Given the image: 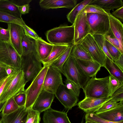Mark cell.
<instances>
[{
    "mask_svg": "<svg viewBox=\"0 0 123 123\" xmlns=\"http://www.w3.org/2000/svg\"><path fill=\"white\" fill-rule=\"evenodd\" d=\"M85 123H97L94 122L89 120H86Z\"/></svg>",
    "mask_w": 123,
    "mask_h": 123,
    "instance_id": "obj_55",
    "label": "cell"
},
{
    "mask_svg": "<svg viewBox=\"0 0 123 123\" xmlns=\"http://www.w3.org/2000/svg\"><path fill=\"white\" fill-rule=\"evenodd\" d=\"M23 27L25 35L35 40L40 37L34 31L26 24L24 25Z\"/></svg>",
    "mask_w": 123,
    "mask_h": 123,
    "instance_id": "obj_44",
    "label": "cell"
},
{
    "mask_svg": "<svg viewBox=\"0 0 123 123\" xmlns=\"http://www.w3.org/2000/svg\"><path fill=\"white\" fill-rule=\"evenodd\" d=\"M49 67H43L30 85L25 91L26 95L25 107L31 108L38 96L43 89L44 78Z\"/></svg>",
    "mask_w": 123,
    "mask_h": 123,
    "instance_id": "obj_7",
    "label": "cell"
},
{
    "mask_svg": "<svg viewBox=\"0 0 123 123\" xmlns=\"http://www.w3.org/2000/svg\"><path fill=\"white\" fill-rule=\"evenodd\" d=\"M70 55L81 60L94 61L88 52L79 44L73 45Z\"/></svg>",
    "mask_w": 123,
    "mask_h": 123,
    "instance_id": "obj_28",
    "label": "cell"
},
{
    "mask_svg": "<svg viewBox=\"0 0 123 123\" xmlns=\"http://www.w3.org/2000/svg\"><path fill=\"white\" fill-rule=\"evenodd\" d=\"M0 123H2L1 120H0Z\"/></svg>",
    "mask_w": 123,
    "mask_h": 123,
    "instance_id": "obj_57",
    "label": "cell"
},
{
    "mask_svg": "<svg viewBox=\"0 0 123 123\" xmlns=\"http://www.w3.org/2000/svg\"><path fill=\"white\" fill-rule=\"evenodd\" d=\"M14 4L17 6H20L27 4H29L31 0H11Z\"/></svg>",
    "mask_w": 123,
    "mask_h": 123,
    "instance_id": "obj_49",
    "label": "cell"
},
{
    "mask_svg": "<svg viewBox=\"0 0 123 123\" xmlns=\"http://www.w3.org/2000/svg\"><path fill=\"white\" fill-rule=\"evenodd\" d=\"M77 2L76 0H41L39 5L41 7L45 9L61 8L72 9Z\"/></svg>",
    "mask_w": 123,
    "mask_h": 123,
    "instance_id": "obj_18",
    "label": "cell"
},
{
    "mask_svg": "<svg viewBox=\"0 0 123 123\" xmlns=\"http://www.w3.org/2000/svg\"><path fill=\"white\" fill-rule=\"evenodd\" d=\"M60 102L68 111L77 105L78 98L73 94L63 84H61L55 93Z\"/></svg>",
    "mask_w": 123,
    "mask_h": 123,
    "instance_id": "obj_12",
    "label": "cell"
},
{
    "mask_svg": "<svg viewBox=\"0 0 123 123\" xmlns=\"http://www.w3.org/2000/svg\"><path fill=\"white\" fill-rule=\"evenodd\" d=\"M96 114L100 117L109 121H123V101H120L116 107Z\"/></svg>",
    "mask_w": 123,
    "mask_h": 123,
    "instance_id": "obj_19",
    "label": "cell"
},
{
    "mask_svg": "<svg viewBox=\"0 0 123 123\" xmlns=\"http://www.w3.org/2000/svg\"><path fill=\"white\" fill-rule=\"evenodd\" d=\"M0 22L12 23L19 25L22 27L25 25L22 18L18 17L9 13L0 11Z\"/></svg>",
    "mask_w": 123,
    "mask_h": 123,
    "instance_id": "obj_31",
    "label": "cell"
},
{
    "mask_svg": "<svg viewBox=\"0 0 123 123\" xmlns=\"http://www.w3.org/2000/svg\"><path fill=\"white\" fill-rule=\"evenodd\" d=\"M74 24L70 26H60L48 30L46 33L47 40L53 45H70L73 44Z\"/></svg>",
    "mask_w": 123,
    "mask_h": 123,
    "instance_id": "obj_1",
    "label": "cell"
},
{
    "mask_svg": "<svg viewBox=\"0 0 123 123\" xmlns=\"http://www.w3.org/2000/svg\"><path fill=\"white\" fill-rule=\"evenodd\" d=\"M0 11L12 14L18 17L22 18L17 6L11 0H0Z\"/></svg>",
    "mask_w": 123,
    "mask_h": 123,
    "instance_id": "obj_26",
    "label": "cell"
},
{
    "mask_svg": "<svg viewBox=\"0 0 123 123\" xmlns=\"http://www.w3.org/2000/svg\"><path fill=\"white\" fill-rule=\"evenodd\" d=\"M111 15L121 21H123V6L112 12Z\"/></svg>",
    "mask_w": 123,
    "mask_h": 123,
    "instance_id": "obj_47",
    "label": "cell"
},
{
    "mask_svg": "<svg viewBox=\"0 0 123 123\" xmlns=\"http://www.w3.org/2000/svg\"><path fill=\"white\" fill-rule=\"evenodd\" d=\"M17 6L22 15L28 13L29 12L30 9L29 4H27L20 6Z\"/></svg>",
    "mask_w": 123,
    "mask_h": 123,
    "instance_id": "obj_48",
    "label": "cell"
},
{
    "mask_svg": "<svg viewBox=\"0 0 123 123\" xmlns=\"http://www.w3.org/2000/svg\"><path fill=\"white\" fill-rule=\"evenodd\" d=\"M111 98V97L99 98L85 97L77 105L79 108L86 113H95L104 103Z\"/></svg>",
    "mask_w": 123,
    "mask_h": 123,
    "instance_id": "obj_13",
    "label": "cell"
},
{
    "mask_svg": "<svg viewBox=\"0 0 123 123\" xmlns=\"http://www.w3.org/2000/svg\"><path fill=\"white\" fill-rule=\"evenodd\" d=\"M82 11L87 14L95 13L108 15V13L99 6L93 5H89L86 6Z\"/></svg>",
    "mask_w": 123,
    "mask_h": 123,
    "instance_id": "obj_41",
    "label": "cell"
},
{
    "mask_svg": "<svg viewBox=\"0 0 123 123\" xmlns=\"http://www.w3.org/2000/svg\"><path fill=\"white\" fill-rule=\"evenodd\" d=\"M73 46V45L69 46L65 51L57 60L53 62L50 66L62 74L63 65L70 55Z\"/></svg>",
    "mask_w": 123,
    "mask_h": 123,
    "instance_id": "obj_30",
    "label": "cell"
},
{
    "mask_svg": "<svg viewBox=\"0 0 123 123\" xmlns=\"http://www.w3.org/2000/svg\"><path fill=\"white\" fill-rule=\"evenodd\" d=\"M92 35L106 56L111 60L113 61V59L109 54L107 49L105 43L106 39L105 36L100 34H93Z\"/></svg>",
    "mask_w": 123,
    "mask_h": 123,
    "instance_id": "obj_34",
    "label": "cell"
},
{
    "mask_svg": "<svg viewBox=\"0 0 123 123\" xmlns=\"http://www.w3.org/2000/svg\"><path fill=\"white\" fill-rule=\"evenodd\" d=\"M109 88L110 97L122 86L123 82L109 75Z\"/></svg>",
    "mask_w": 123,
    "mask_h": 123,
    "instance_id": "obj_33",
    "label": "cell"
},
{
    "mask_svg": "<svg viewBox=\"0 0 123 123\" xmlns=\"http://www.w3.org/2000/svg\"><path fill=\"white\" fill-rule=\"evenodd\" d=\"M118 66L123 71V54H122L119 59L114 61Z\"/></svg>",
    "mask_w": 123,
    "mask_h": 123,
    "instance_id": "obj_50",
    "label": "cell"
},
{
    "mask_svg": "<svg viewBox=\"0 0 123 123\" xmlns=\"http://www.w3.org/2000/svg\"><path fill=\"white\" fill-rule=\"evenodd\" d=\"M105 43L108 52L113 61L118 60L122 53L117 48L106 40Z\"/></svg>",
    "mask_w": 123,
    "mask_h": 123,
    "instance_id": "obj_37",
    "label": "cell"
},
{
    "mask_svg": "<svg viewBox=\"0 0 123 123\" xmlns=\"http://www.w3.org/2000/svg\"><path fill=\"white\" fill-rule=\"evenodd\" d=\"M80 123H83V118L82 120V121Z\"/></svg>",
    "mask_w": 123,
    "mask_h": 123,
    "instance_id": "obj_56",
    "label": "cell"
},
{
    "mask_svg": "<svg viewBox=\"0 0 123 123\" xmlns=\"http://www.w3.org/2000/svg\"><path fill=\"white\" fill-rule=\"evenodd\" d=\"M86 17L90 29V34L92 35L104 36L108 32L110 28L108 15L91 13H87Z\"/></svg>",
    "mask_w": 123,
    "mask_h": 123,
    "instance_id": "obj_8",
    "label": "cell"
},
{
    "mask_svg": "<svg viewBox=\"0 0 123 123\" xmlns=\"http://www.w3.org/2000/svg\"><path fill=\"white\" fill-rule=\"evenodd\" d=\"M19 107L15 101L13 97L6 101L1 113L2 115L10 114L18 109Z\"/></svg>",
    "mask_w": 123,
    "mask_h": 123,
    "instance_id": "obj_32",
    "label": "cell"
},
{
    "mask_svg": "<svg viewBox=\"0 0 123 123\" xmlns=\"http://www.w3.org/2000/svg\"><path fill=\"white\" fill-rule=\"evenodd\" d=\"M9 24L10 30V43L21 56V41L25 34L23 28V27L18 25L12 23Z\"/></svg>",
    "mask_w": 123,
    "mask_h": 123,
    "instance_id": "obj_15",
    "label": "cell"
},
{
    "mask_svg": "<svg viewBox=\"0 0 123 123\" xmlns=\"http://www.w3.org/2000/svg\"><path fill=\"white\" fill-rule=\"evenodd\" d=\"M4 68L8 76L11 75L15 70L9 67L2 65Z\"/></svg>",
    "mask_w": 123,
    "mask_h": 123,
    "instance_id": "obj_51",
    "label": "cell"
},
{
    "mask_svg": "<svg viewBox=\"0 0 123 123\" xmlns=\"http://www.w3.org/2000/svg\"><path fill=\"white\" fill-rule=\"evenodd\" d=\"M8 76L5 70L1 72L0 73V80Z\"/></svg>",
    "mask_w": 123,
    "mask_h": 123,
    "instance_id": "obj_52",
    "label": "cell"
},
{
    "mask_svg": "<svg viewBox=\"0 0 123 123\" xmlns=\"http://www.w3.org/2000/svg\"><path fill=\"white\" fill-rule=\"evenodd\" d=\"M28 109V115L25 123H40V113L32 108Z\"/></svg>",
    "mask_w": 123,
    "mask_h": 123,
    "instance_id": "obj_36",
    "label": "cell"
},
{
    "mask_svg": "<svg viewBox=\"0 0 123 123\" xmlns=\"http://www.w3.org/2000/svg\"><path fill=\"white\" fill-rule=\"evenodd\" d=\"M85 119L86 121H91L97 123H123V121L113 122L109 121L100 117L94 112L86 113L85 116Z\"/></svg>",
    "mask_w": 123,
    "mask_h": 123,
    "instance_id": "obj_38",
    "label": "cell"
},
{
    "mask_svg": "<svg viewBox=\"0 0 123 123\" xmlns=\"http://www.w3.org/2000/svg\"><path fill=\"white\" fill-rule=\"evenodd\" d=\"M53 47V45L47 42L40 37L36 40V52L41 62L48 57Z\"/></svg>",
    "mask_w": 123,
    "mask_h": 123,
    "instance_id": "obj_23",
    "label": "cell"
},
{
    "mask_svg": "<svg viewBox=\"0 0 123 123\" xmlns=\"http://www.w3.org/2000/svg\"><path fill=\"white\" fill-rule=\"evenodd\" d=\"M26 84L21 69L16 71L7 82L0 97V103L5 102L20 92H24Z\"/></svg>",
    "mask_w": 123,
    "mask_h": 123,
    "instance_id": "obj_5",
    "label": "cell"
},
{
    "mask_svg": "<svg viewBox=\"0 0 123 123\" xmlns=\"http://www.w3.org/2000/svg\"><path fill=\"white\" fill-rule=\"evenodd\" d=\"M74 35L73 45L78 44L88 34L90 29L86 17V14L81 11L76 17L73 24Z\"/></svg>",
    "mask_w": 123,
    "mask_h": 123,
    "instance_id": "obj_10",
    "label": "cell"
},
{
    "mask_svg": "<svg viewBox=\"0 0 123 123\" xmlns=\"http://www.w3.org/2000/svg\"><path fill=\"white\" fill-rule=\"evenodd\" d=\"M62 74L66 79L78 85L82 89L90 78L82 71L75 57L70 55L63 65Z\"/></svg>",
    "mask_w": 123,
    "mask_h": 123,
    "instance_id": "obj_4",
    "label": "cell"
},
{
    "mask_svg": "<svg viewBox=\"0 0 123 123\" xmlns=\"http://www.w3.org/2000/svg\"><path fill=\"white\" fill-rule=\"evenodd\" d=\"M89 5L98 6L108 13L123 6V2L122 0H92Z\"/></svg>",
    "mask_w": 123,
    "mask_h": 123,
    "instance_id": "obj_22",
    "label": "cell"
},
{
    "mask_svg": "<svg viewBox=\"0 0 123 123\" xmlns=\"http://www.w3.org/2000/svg\"><path fill=\"white\" fill-rule=\"evenodd\" d=\"M6 101L4 102L0 103V112L2 111L6 104Z\"/></svg>",
    "mask_w": 123,
    "mask_h": 123,
    "instance_id": "obj_53",
    "label": "cell"
},
{
    "mask_svg": "<svg viewBox=\"0 0 123 123\" xmlns=\"http://www.w3.org/2000/svg\"><path fill=\"white\" fill-rule=\"evenodd\" d=\"M22 64L21 69L24 73L26 83L33 80L41 71L43 67L36 52L22 56Z\"/></svg>",
    "mask_w": 123,
    "mask_h": 123,
    "instance_id": "obj_6",
    "label": "cell"
},
{
    "mask_svg": "<svg viewBox=\"0 0 123 123\" xmlns=\"http://www.w3.org/2000/svg\"><path fill=\"white\" fill-rule=\"evenodd\" d=\"M71 45H53L52 48L49 56L41 61L43 67H49Z\"/></svg>",
    "mask_w": 123,
    "mask_h": 123,
    "instance_id": "obj_21",
    "label": "cell"
},
{
    "mask_svg": "<svg viewBox=\"0 0 123 123\" xmlns=\"http://www.w3.org/2000/svg\"><path fill=\"white\" fill-rule=\"evenodd\" d=\"M55 96L54 94L43 89L33 104L32 109L40 113L47 110L50 107Z\"/></svg>",
    "mask_w": 123,
    "mask_h": 123,
    "instance_id": "obj_14",
    "label": "cell"
},
{
    "mask_svg": "<svg viewBox=\"0 0 123 123\" xmlns=\"http://www.w3.org/2000/svg\"><path fill=\"white\" fill-rule=\"evenodd\" d=\"M35 45L36 40L24 34L21 41V56L36 52Z\"/></svg>",
    "mask_w": 123,
    "mask_h": 123,
    "instance_id": "obj_27",
    "label": "cell"
},
{
    "mask_svg": "<svg viewBox=\"0 0 123 123\" xmlns=\"http://www.w3.org/2000/svg\"><path fill=\"white\" fill-rule=\"evenodd\" d=\"M104 36L106 40L117 48L122 54H123V46L121 44L110 28Z\"/></svg>",
    "mask_w": 123,
    "mask_h": 123,
    "instance_id": "obj_35",
    "label": "cell"
},
{
    "mask_svg": "<svg viewBox=\"0 0 123 123\" xmlns=\"http://www.w3.org/2000/svg\"><path fill=\"white\" fill-rule=\"evenodd\" d=\"M110 28L121 44L123 46V25L119 20L108 13Z\"/></svg>",
    "mask_w": 123,
    "mask_h": 123,
    "instance_id": "obj_24",
    "label": "cell"
},
{
    "mask_svg": "<svg viewBox=\"0 0 123 123\" xmlns=\"http://www.w3.org/2000/svg\"><path fill=\"white\" fill-rule=\"evenodd\" d=\"M92 0H85L76 5L67 15L68 21L73 24L75 19L78 14L84 8L89 5Z\"/></svg>",
    "mask_w": 123,
    "mask_h": 123,
    "instance_id": "obj_29",
    "label": "cell"
},
{
    "mask_svg": "<svg viewBox=\"0 0 123 123\" xmlns=\"http://www.w3.org/2000/svg\"><path fill=\"white\" fill-rule=\"evenodd\" d=\"M22 56L9 43L0 40V65L6 66L15 71L21 69Z\"/></svg>",
    "mask_w": 123,
    "mask_h": 123,
    "instance_id": "obj_3",
    "label": "cell"
},
{
    "mask_svg": "<svg viewBox=\"0 0 123 123\" xmlns=\"http://www.w3.org/2000/svg\"><path fill=\"white\" fill-rule=\"evenodd\" d=\"M119 102H117L112 98L104 103L96 111L98 114L112 109L116 107Z\"/></svg>",
    "mask_w": 123,
    "mask_h": 123,
    "instance_id": "obj_39",
    "label": "cell"
},
{
    "mask_svg": "<svg viewBox=\"0 0 123 123\" xmlns=\"http://www.w3.org/2000/svg\"><path fill=\"white\" fill-rule=\"evenodd\" d=\"M75 59L80 68L86 75L90 78L96 77L101 67L99 63L95 61L82 60L75 58Z\"/></svg>",
    "mask_w": 123,
    "mask_h": 123,
    "instance_id": "obj_20",
    "label": "cell"
},
{
    "mask_svg": "<svg viewBox=\"0 0 123 123\" xmlns=\"http://www.w3.org/2000/svg\"><path fill=\"white\" fill-rule=\"evenodd\" d=\"M8 28L6 29L0 27V40L10 43V30L9 23L7 24Z\"/></svg>",
    "mask_w": 123,
    "mask_h": 123,
    "instance_id": "obj_43",
    "label": "cell"
},
{
    "mask_svg": "<svg viewBox=\"0 0 123 123\" xmlns=\"http://www.w3.org/2000/svg\"><path fill=\"white\" fill-rule=\"evenodd\" d=\"M5 70V69L3 66L1 65H0V73Z\"/></svg>",
    "mask_w": 123,
    "mask_h": 123,
    "instance_id": "obj_54",
    "label": "cell"
},
{
    "mask_svg": "<svg viewBox=\"0 0 123 123\" xmlns=\"http://www.w3.org/2000/svg\"><path fill=\"white\" fill-rule=\"evenodd\" d=\"M43 123H71L67 112L57 111L51 107L44 111Z\"/></svg>",
    "mask_w": 123,
    "mask_h": 123,
    "instance_id": "obj_16",
    "label": "cell"
},
{
    "mask_svg": "<svg viewBox=\"0 0 123 123\" xmlns=\"http://www.w3.org/2000/svg\"><path fill=\"white\" fill-rule=\"evenodd\" d=\"M108 70L110 75L123 82V71L116 64L106 56L104 67Z\"/></svg>",
    "mask_w": 123,
    "mask_h": 123,
    "instance_id": "obj_25",
    "label": "cell"
},
{
    "mask_svg": "<svg viewBox=\"0 0 123 123\" xmlns=\"http://www.w3.org/2000/svg\"></svg>",
    "mask_w": 123,
    "mask_h": 123,
    "instance_id": "obj_58",
    "label": "cell"
},
{
    "mask_svg": "<svg viewBox=\"0 0 123 123\" xmlns=\"http://www.w3.org/2000/svg\"><path fill=\"white\" fill-rule=\"evenodd\" d=\"M109 78V76L101 78L94 77L90 78L83 88L85 97H110Z\"/></svg>",
    "mask_w": 123,
    "mask_h": 123,
    "instance_id": "obj_2",
    "label": "cell"
},
{
    "mask_svg": "<svg viewBox=\"0 0 123 123\" xmlns=\"http://www.w3.org/2000/svg\"><path fill=\"white\" fill-rule=\"evenodd\" d=\"M15 71H14L10 75L0 80V97L3 91L6 84L13 75Z\"/></svg>",
    "mask_w": 123,
    "mask_h": 123,
    "instance_id": "obj_46",
    "label": "cell"
},
{
    "mask_svg": "<svg viewBox=\"0 0 123 123\" xmlns=\"http://www.w3.org/2000/svg\"><path fill=\"white\" fill-rule=\"evenodd\" d=\"M61 73L51 66L49 67L44 78L43 89L55 94L60 85L63 84Z\"/></svg>",
    "mask_w": 123,
    "mask_h": 123,
    "instance_id": "obj_11",
    "label": "cell"
},
{
    "mask_svg": "<svg viewBox=\"0 0 123 123\" xmlns=\"http://www.w3.org/2000/svg\"><path fill=\"white\" fill-rule=\"evenodd\" d=\"M27 115L28 109L23 106L10 114L2 115L1 120L2 123H25Z\"/></svg>",
    "mask_w": 123,
    "mask_h": 123,
    "instance_id": "obj_17",
    "label": "cell"
},
{
    "mask_svg": "<svg viewBox=\"0 0 123 123\" xmlns=\"http://www.w3.org/2000/svg\"><path fill=\"white\" fill-rule=\"evenodd\" d=\"M67 88L74 95L79 97L80 92V87L73 82L66 79L64 81Z\"/></svg>",
    "mask_w": 123,
    "mask_h": 123,
    "instance_id": "obj_40",
    "label": "cell"
},
{
    "mask_svg": "<svg viewBox=\"0 0 123 123\" xmlns=\"http://www.w3.org/2000/svg\"><path fill=\"white\" fill-rule=\"evenodd\" d=\"M14 100L19 107L25 106L26 100V95L25 92L17 94L14 97Z\"/></svg>",
    "mask_w": 123,
    "mask_h": 123,
    "instance_id": "obj_42",
    "label": "cell"
},
{
    "mask_svg": "<svg viewBox=\"0 0 123 123\" xmlns=\"http://www.w3.org/2000/svg\"><path fill=\"white\" fill-rule=\"evenodd\" d=\"M111 97L117 102L123 101V86L117 90Z\"/></svg>",
    "mask_w": 123,
    "mask_h": 123,
    "instance_id": "obj_45",
    "label": "cell"
},
{
    "mask_svg": "<svg viewBox=\"0 0 123 123\" xmlns=\"http://www.w3.org/2000/svg\"><path fill=\"white\" fill-rule=\"evenodd\" d=\"M78 44L82 46L94 61L104 67L106 56L92 35L89 34Z\"/></svg>",
    "mask_w": 123,
    "mask_h": 123,
    "instance_id": "obj_9",
    "label": "cell"
}]
</instances>
